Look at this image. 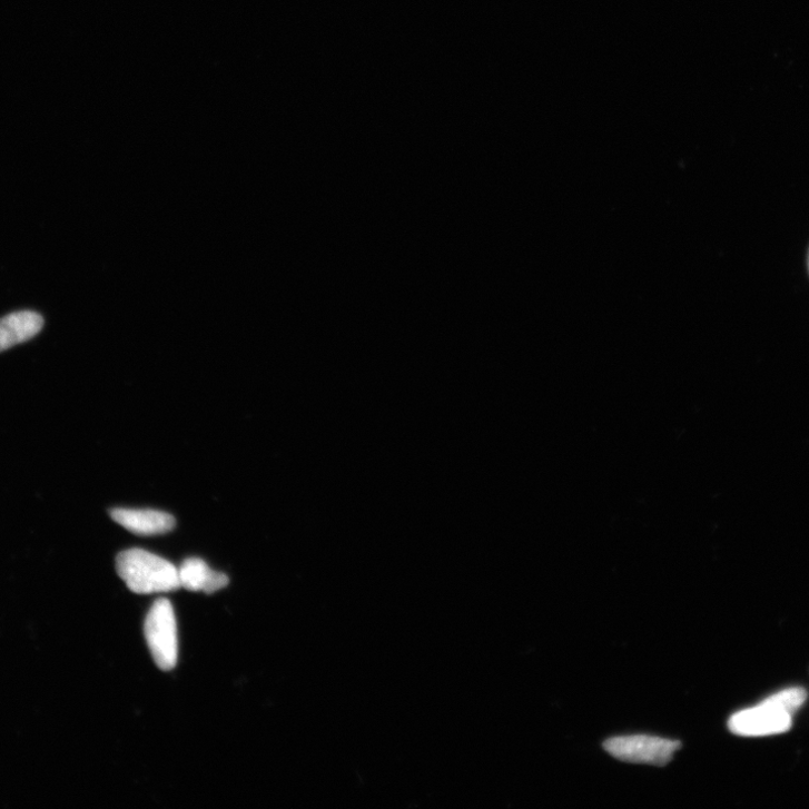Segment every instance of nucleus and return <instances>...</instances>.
<instances>
[{"label":"nucleus","instance_id":"nucleus-1","mask_svg":"<svg viewBox=\"0 0 809 809\" xmlns=\"http://www.w3.org/2000/svg\"><path fill=\"white\" fill-rule=\"evenodd\" d=\"M807 700L803 688H789L760 706L736 713L729 720L730 731L740 737L759 738L788 732L793 714Z\"/></svg>","mask_w":809,"mask_h":809},{"label":"nucleus","instance_id":"nucleus-2","mask_svg":"<svg viewBox=\"0 0 809 809\" xmlns=\"http://www.w3.org/2000/svg\"><path fill=\"white\" fill-rule=\"evenodd\" d=\"M117 571L136 594L169 593L181 589L178 569L168 560L142 549H130L117 558Z\"/></svg>","mask_w":809,"mask_h":809},{"label":"nucleus","instance_id":"nucleus-3","mask_svg":"<svg viewBox=\"0 0 809 809\" xmlns=\"http://www.w3.org/2000/svg\"><path fill=\"white\" fill-rule=\"evenodd\" d=\"M148 647L157 665L172 670L178 661V630L172 604L160 599L155 602L145 624Z\"/></svg>","mask_w":809,"mask_h":809},{"label":"nucleus","instance_id":"nucleus-4","mask_svg":"<svg viewBox=\"0 0 809 809\" xmlns=\"http://www.w3.org/2000/svg\"><path fill=\"white\" fill-rule=\"evenodd\" d=\"M680 748L678 741L649 736L620 737L604 743V749L618 760L657 767L668 764Z\"/></svg>","mask_w":809,"mask_h":809},{"label":"nucleus","instance_id":"nucleus-5","mask_svg":"<svg viewBox=\"0 0 809 809\" xmlns=\"http://www.w3.org/2000/svg\"><path fill=\"white\" fill-rule=\"evenodd\" d=\"M109 514L115 522L138 535H160L176 526L172 515L155 510L114 509Z\"/></svg>","mask_w":809,"mask_h":809},{"label":"nucleus","instance_id":"nucleus-6","mask_svg":"<svg viewBox=\"0 0 809 809\" xmlns=\"http://www.w3.org/2000/svg\"><path fill=\"white\" fill-rule=\"evenodd\" d=\"M43 325V317L32 310H21L0 318V353L33 338Z\"/></svg>","mask_w":809,"mask_h":809},{"label":"nucleus","instance_id":"nucleus-7","mask_svg":"<svg viewBox=\"0 0 809 809\" xmlns=\"http://www.w3.org/2000/svg\"><path fill=\"white\" fill-rule=\"evenodd\" d=\"M178 572L180 586L190 592L213 594L228 585V576L225 573L211 570L199 558L185 560Z\"/></svg>","mask_w":809,"mask_h":809}]
</instances>
